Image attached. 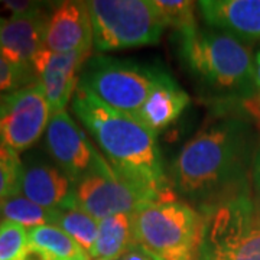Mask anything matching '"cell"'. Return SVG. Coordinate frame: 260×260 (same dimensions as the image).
<instances>
[{
	"mask_svg": "<svg viewBox=\"0 0 260 260\" xmlns=\"http://www.w3.org/2000/svg\"><path fill=\"white\" fill-rule=\"evenodd\" d=\"M0 145H2V142H0Z\"/></svg>",
	"mask_w": 260,
	"mask_h": 260,
	"instance_id": "31",
	"label": "cell"
},
{
	"mask_svg": "<svg viewBox=\"0 0 260 260\" xmlns=\"http://www.w3.org/2000/svg\"><path fill=\"white\" fill-rule=\"evenodd\" d=\"M119 260H160L158 256H155L153 253L146 250L145 247H142L139 243L135 244L133 247H130Z\"/></svg>",
	"mask_w": 260,
	"mask_h": 260,
	"instance_id": "27",
	"label": "cell"
},
{
	"mask_svg": "<svg viewBox=\"0 0 260 260\" xmlns=\"http://www.w3.org/2000/svg\"><path fill=\"white\" fill-rule=\"evenodd\" d=\"M28 232L9 220L0 221V260H20L28 247Z\"/></svg>",
	"mask_w": 260,
	"mask_h": 260,
	"instance_id": "23",
	"label": "cell"
},
{
	"mask_svg": "<svg viewBox=\"0 0 260 260\" xmlns=\"http://www.w3.org/2000/svg\"><path fill=\"white\" fill-rule=\"evenodd\" d=\"M198 9L205 22L237 39H260V0H203Z\"/></svg>",
	"mask_w": 260,
	"mask_h": 260,
	"instance_id": "13",
	"label": "cell"
},
{
	"mask_svg": "<svg viewBox=\"0 0 260 260\" xmlns=\"http://www.w3.org/2000/svg\"><path fill=\"white\" fill-rule=\"evenodd\" d=\"M160 16L167 28L177 29L181 35H186L197 29L195 8L197 3L189 0H155Z\"/></svg>",
	"mask_w": 260,
	"mask_h": 260,
	"instance_id": "21",
	"label": "cell"
},
{
	"mask_svg": "<svg viewBox=\"0 0 260 260\" xmlns=\"http://www.w3.org/2000/svg\"><path fill=\"white\" fill-rule=\"evenodd\" d=\"M48 16L0 19V55L20 68L32 70V59L45 48Z\"/></svg>",
	"mask_w": 260,
	"mask_h": 260,
	"instance_id": "14",
	"label": "cell"
},
{
	"mask_svg": "<svg viewBox=\"0 0 260 260\" xmlns=\"http://www.w3.org/2000/svg\"><path fill=\"white\" fill-rule=\"evenodd\" d=\"M95 260H106V259H95Z\"/></svg>",
	"mask_w": 260,
	"mask_h": 260,
	"instance_id": "30",
	"label": "cell"
},
{
	"mask_svg": "<svg viewBox=\"0 0 260 260\" xmlns=\"http://www.w3.org/2000/svg\"><path fill=\"white\" fill-rule=\"evenodd\" d=\"M30 80L29 68L16 67L0 55V97L32 84Z\"/></svg>",
	"mask_w": 260,
	"mask_h": 260,
	"instance_id": "24",
	"label": "cell"
},
{
	"mask_svg": "<svg viewBox=\"0 0 260 260\" xmlns=\"http://www.w3.org/2000/svg\"><path fill=\"white\" fill-rule=\"evenodd\" d=\"M87 8L99 51L153 45L167 29L155 0H91Z\"/></svg>",
	"mask_w": 260,
	"mask_h": 260,
	"instance_id": "6",
	"label": "cell"
},
{
	"mask_svg": "<svg viewBox=\"0 0 260 260\" xmlns=\"http://www.w3.org/2000/svg\"><path fill=\"white\" fill-rule=\"evenodd\" d=\"M42 3L39 2H18V0H6L0 2V10L5 12L3 19H16V18H30L42 13Z\"/></svg>",
	"mask_w": 260,
	"mask_h": 260,
	"instance_id": "25",
	"label": "cell"
},
{
	"mask_svg": "<svg viewBox=\"0 0 260 260\" xmlns=\"http://www.w3.org/2000/svg\"><path fill=\"white\" fill-rule=\"evenodd\" d=\"M188 103V94L171 75L167 74L150 93L135 117L158 135V132L167 129L178 120Z\"/></svg>",
	"mask_w": 260,
	"mask_h": 260,
	"instance_id": "16",
	"label": "cell"
},
{
	"mask_svg": "<svg viewBox=\"0 0 260 260\" xmlns=\"http://www.w3.org/2000/svg\"><path fill=\"white\" fill-rule=\"evenodd\" d=\"M51 109L38 81L0 97V142L15 152L37 143L47 130Z\"/></svg>",
	"mask_w": 260,
	"mask_h": 260,
	"instance_id": "9",
	"label": "cell"
},
{
	"mask_svg": "<svg viewBox=\"0 0 260 260\" xmlns=\"http://www.w3.org/2000/svg\"><path fill=\"white\" fill-rule=\"evenodd\" d=\"M138 244L133 229V217L129 214H117L99 221V234L90 257L119 260Z\"/></svg>",
	"mask_w": 260,
	"mask_h": 260,
	"instance_id": "17",
	"label": "cell"
},
{
	"mask_svg": "<svg viewBox=\"0 0 260 260\" xmlns=\"http://www.w3.org/2000/svg\"><path fill=\"white\" fill-rule=\"evenodd\" d=\"M153 201V191L120 174L99 155L74 189V203L97 221L117 214L133 215Z\"/></svg>",
	"mask_w": 260,
	"mask_h": 260,
	"instance_id": "8",
	"label": "cell"
},
{
	"mask_svg": "<svg viewBox=\"0 0 260 260\" xmlns=\"http://www.w3.org/2000/svg\"><path fill=\"white\" fill-rule=\"evenodd\" d=\"M198 260H260V211L234 197L203 214Z\"/></svg>",
	"mask_w": 260,
	"mask_h": 260,
	"instance_id": "5",
	"label": "cell"
},
{
	"mask_svg": "<svg viewBox=\"0 0 260 260\" xmlns=\"http://www.w3.org/2000/svg\"><path fill=\"white\" fill-rule=\"evenodd\" d=\"M181 54L189 70L218 91L246 90L254 81L249 48L221 30L197 28L181 35Z\"/></svg>",
	"mask_w": 260,
	"mask_h": 260,
	"instance_id": "3",
	"label": "cell"
},
{
	"mask_svg": "<svg viewBox=\"0 0 260 260\" xmlns=\"http://www.w3.org/2000/svg\"><path fill=\"white\" fill-rule=\"evenodd\" d=\"M244 130L240 123H214L195 135L172 165L177 189L189 198H208L232 184L242 169Z\"/></svg>",
	"mask_w": 260,
	"mask_h": 260,
	"instance_id": "2",
	"label": "cell"
},
{
	"mask_svg": "<svg viewBox=\"0 0 260 260\" xmlns=\"http://www.w3.org/2000/svg\"><path fill=\"white\" fill-rule=\"evenodd\" d=\"M71 179L52 165L35 162L23 167L22 192L35 204L49 210L64 208L74 203Z\"/></svg>",
	"mask_w": 260,
	"mask_h": 260,
	"instance_id": "15",
	"label": "cell"
},
{
	"mask_svg": "<svg viewBox=\"0 0 260 260\" xmlns=\"http://www.w3.org/2000/svg\"><path fill=\"white\" fill-rule=\"evenodd\" d=\"M23 165L18 152L0 145V201L22 192Z\"/></svg>",
	"mask_w": 260,
	"mask_h": 260,
	"instance_id": "22",
	"label": "cell"
},
{
	"mask_svg": "<svg viewBox=\"0 0 260 260\" xmlns=\"http://www.w3.org/2000/svg\"><path fill=\"white\" fill-rule=\"evenodd\" d=\"M243 109L246 110V113L250 116L254 124L257 126V129L260 130V99L257 94H251L249 97H246L243 100Z\"/></svg>",
	"mask_w": 260,
	"mask_h": 260,
	"instance_id": "26",
	"label": "cell"
},
{
	"mask_svg": "<svg viewBox=\"0 0 260 260\" xmlns=\"http://www.w3.org/2000/svg\"><path fill=\"white\" fill-rule=\"evenodd\" d=\"M165 75L167 73L156 67L94 56L84 64L80 84L107 106L136 116Z\"/></svg>",
	"mask_w": 260,
	"mask_h": 260,
	"instance_id": "7",
	"label": "cell"
},
{
	"mask_svg": "<svg viewBox=\"0 0 260 260\" xmlns=\"http://www.w3.org/2000/svg\"><path fill=\"white\" fill-rule=\"evenodd\" d=\"M55 225L71 236L88 254L91 253L99 234V221L90 214L73 203L68 207L58 208Z\"/></svg>",
	"mask_w": 260,
	"mask_h": 260,
	"instance_id": "20",
	"label": "cell"
},
{
	"mask_svg": "<svg viewBox=\"0 0 260 260\" xmlns=\"http://www.w3.org/2000/svg\"><path fill=\"white\" fill-rule=\"evenodd\" d=\"M91 52H68L58 54L42 48L32 59V70L41 84L51 114L65 110L70 99H73L80 77L78 70L85 64Z\"/></svg>",
	"mask_w": 260,
	"mask_h": 260,
	"instance_id": "11",
	"label": "cell"
},
{
	"mask_svg": "<svg viewBox=\"0 0 260 260\" xmlns=\"http://www.w3.org/2000/svg\"><path fill=\"white\" fill-rule=\"evenodd\" d=\"M254 85H256V94L260 99V51L254 58Z\"/></svg>",
	"mask_w": 260,
	"mask_h": 260,
	"instance_id": "29",
	"label": "cell"
},
{
	"mask_svg": "<svg viewBox=\"0 0 260 260\" xmlns=\"http://www.w3.org/2000/svg\"><path fill=\"white\" fill-rule=\"evenodd\" d=\"M47 148L73 182H78L93 168L99 156L83 130L65 110L51 114L47 127Z\"/></svg>",
	"mask_w": 260,
	"mask_h": 260,
	"instance_id": "10",
	"label": "cell"
},
{
	"mask_svg": "<svg viewBox=\"0 0 260 260\" xmlns=\"http://www.w3.org/2000/svg\"><path fill=\"white\" fill-rule=\"evenodd\" d=\"M0 215L3 220L23 225L25 229H35L39 225L55 224L58 210H49L35 204L25 195H15L0 201Z\"/></svg>",
	"mask_w": 260,
	"mask_h": 260,
	"instance_id": "19",
	"label": "cell"
},
{
	"mask_svg": "<svg viewBox=\"0 0 260 260\" xmlns=\"http://www.w3.org/2000/svg\"><path fill=\"white\" fill-rule=\"evenodd\" d=\"M73 110L114 169L153 191L162 201L174 200L167 186L155 132L135 116L103 103L80 81L73 95Z\"/></svg>",
	"mask_w": 260,
	"mask_h": 260,
	"instance_id": "1",
	"label": "cell"
},
{
	"mask_svg": "<svg viewBox=\"0 0 260 260\" xmlns=\"http://www.w3.org/2000/svg\"><path fill=\"white\" fill-rule=\"evenodd\" d=\"M93 28L87 2H62L48 16L45 48L58 52H91Z\"/></svg>",
	"mask_w": 260,
	"mask_h": 260,
	"instance_id": "12",
	"label": "cell"
},
{
	"mask_svg": "<svg viewBox=\"0 0 260 260\" xmlns=\"http://www.w3.org/2000/svg\"><path fill=\"white\" fill-rule=\"evenodd\" d=\"M132 217L136 242L160 260H198L203 215L189 205L153 201Z\"/></svg>",
	"mask_w": 260,
	"mask_h": 260,
	"instance_id": "4",
	"label": "cell"
},
{
	"mask_svg": "<svg viewBox=\"0 0 260 260\" xmlns=\"http://www.w3.org/2000/svg\"><path fill=\"white\" fill-rule=\"evenodd\" d=\"M253 179H254V186L260 195V149L254 159V167H253Z\"/></svg>",
	"mask_w": 260,
	"mask_h": 260,
	"instance_id": "28",
	"label": "cell"
},
{
	"mask_svg": "<svg viewBox=\"0 0 260 260\" xmlns=\"http://www.w3.org/2000/svg\"><path fill=\"white\" fill-rule=\"evenodd\" d=\"M28 242L44 251L49 260H90V254L55 224L29 229Z\"/></svg>",
	"mask_w": 260,
	"mask_h": 260,
	"instance_id": "18",
	"label": "cell"
}]
</instances>
